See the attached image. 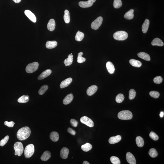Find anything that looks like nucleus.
Instances as JSON below:
<instances>
[{
	"label": "nucleus",
	"mask_w": 164,
	"mask_h": 164,
	"mask_svg": "<svg viewBox=\"0 0 164 164\" xmlns=\"http://www.w3.org/2000/svg\"><path fill=\"white\" fill-rule=\"evenodd\" d=\"M81 122L83 124L86 125L90 127H93L94 126V123L91 119L86 116L82 117L80 119Z\"/></svg>",
	"instance_id": "8"
},
{
	"label": "nucleus",
	"mask_w": 164,
	"mask_h": 164,
	"mask_svg": "<svg viewBox=\"0 0 164 164\" xmlns=\"http://www.w3.org/2000/svg\"><path fill=\"white\" fill-rule=\"evenodd\" d=\"M24 13L31 21L34 23L36 22L37 19L35 16L31 11L28 10H26L25 11Z\"/></svg>",
	"instance_id": "11"
},
{
	"label": "nucleus",
	"mask_w": 164,
	"mask_h": 164,
	"mask_svg": "<svg viewBox=\"0 0 164 164\" xmlns=\"http://www.w3.org/2000/svg\"><path fill=\"white\" fill-rule=\"evenodd\" d=\"M93 146L91 144L89 143H85V144L81 146V149L83 151L86 152L89 151L91 150Z\"/></svg>",
	"instance_id": "30"
},
{
	"label": "nucleus",
	"mask_w": 164,
	"mask_h": 164,
	"mask_svg": "<svg viewBox=\"0 0 164 164\" xmlns=\"http://www.w3.org/2000/svg\"><path fill=\"white\" fill-rule=\"evenodd\" d=\"M55 22L54 19H51L49 21L47 25V28L49 31H53L55 27Z\"/></svg>",
	"instance_id": "18"
},
{
	"label": "nucleus",
	"mask_w": 164,
	"mask_h": 164,
	"mask_svg": "<svg viewBox=\"0 0 164 164\" xmlns=\"http://www.w3.org/2000/svg\"><path fill=\"white\" fill-rule=\"evenodd\" d=\"M51 157V153L50 152L46 151L43 153L40 159L43 161H47Z\"/></svg>",
	"instance_id": "19"
},
{
	"label": "nucleus",
	"mask_w": 164,
	"mask_h": 164,
	"mask_svg": "<svg viewBox=\"0 0 164 164\" xmlns=\"http://www.w3.org/2000/svg\"><path fill=\"white\" fill-rule=\"evenodd\" d=\"M136 95V93L133 89H130L129 91V98L130 100L134 99Z\"/></svg>",
	"instance_id": "40"
},
{
	"label": "nucleus",
	"mask_w": 164,
	"mask_h": 164,
	"mask_svg": "<svg viewBox=\"0 0 164 164\" xmlns=\"http://www.w3.org/2000/svg\"><path fill=\"white\" fill-rule=\"evenodd\" d=\"M136 142L137 146L140 148H142L144 145V142L143 139L140 136L137 137L136 138Z\"/></svg>",
	"instance_id": "29"
},
{
	"label": "nucleus",
	"mask_w": 164,
	"mask_h": 164,
	"mask_svg": "<svg viewBox=\"0 0 164 164\" xmlns=\"http://www.w3.org/2000/svg\"><path fill=\"white\" fill-rule=\"evenodd\" d=\"M103 21V18L99 16L92 22L91 27L92 29L95 30L98 29L101 25Z\"/></svg>",
	"instance_id": "7"
},
{
	"label": "nucleus",
	"mask_w": 164,
	"mask_h": 164,
	"mask_svg": "<svg viewBox=\"0 0 164 164\" xmlns=\"http://www.w3.org/2000/svg\"><path fill=\"white\" fill-rule=\"evenodd\" d=\"M121 139V137L119 135L115 137H111L109 139V142L111 144H114L119 142L120 141Z\"/></svg>",
	"instance_id": "16"
},
{
	"label": "nucleus",
	"mask_w": 164,
	"mask_h": 164,
	"mask_svg": "<svg viewBox=\"0 0 164 164\" xmlns=\"http://www.w3.org/2000/svg\"><path fill=\"white\" fill-rule=\"evenodd\" d=\"M14 149L15 151V155L21 156L23 153L24 150L23 144L19 142H15L14 145Z\"/></svg>",
	"instance_id": "5"
},
{
	"label": "nucleus",
	"mask_w": 164,
	"mask_h": 164,
	"mask_svg": "<svg viewBox=\"0 0 164 164\" xmlns=\"http://www.w3.org/2000/svg\"><path fill=\"white\" fill-rule=\"evenodd\" d=\"M106 66L108 71L110 74H113L115 71L114 66L113 64L111 62H108L106 63Z\"/></svg>",
	"instance_id": "20"
},
{
	"label": "nucleus",
	"mask_w": 164,
	"mask_h": 164,
	"mask_svg": "<svg viewBox=\"0 0 164 164\" xmlns=\"http://www.w3.org/2000/svg\"><path fill=\"white\" fill-rule=\"evenodd\" d=\"M134 10L131 9L128 11L124 15V17L127 20H131L134 17Z\"/></svg>",
	"instance_id": "26"
},
{
	"label": "nucleus",
	"mask_w": 164,
	"mask_h": 164,
	"mask_svg": "<svg viewBox=\"0 0 164 164\" xmlns=\"http://www.w3.org/2000/svg\"><path fill=\"white\" fill-rule=\"evenodd\" d=\"M15 3H19L21 1V0H13Z\"/></svg>",
	"instance_id": "48"
},
{
	"label": "nucleus",
	"mask_w": 164,
	"mask_h": 164,
	"mask_svg": "<svg viewBox=\"0 0 164 164\" xmlns=\"http://www.w3.org/2000/svg\"><path fill=\"white\" fill-rule=\"evenodd\" d=\"M149 94L150 96L155 98H158L160 95L159 92L155 91H152L150 92Z\"/></svg>",
	"instance_id": "41"
},
{
	"label": "nucleus",
	"mask_w": 164,
	"mask_h": 164,
	"mask_svg": "<svg viewBox=\"0 0 164 164\" xmlns=\"http://www.w3.org/2000/svg\"><path fill=\"white\" fill-rule=\"evenodd\" d=\"M38 63L37 62H33L29 64L26 68V71L28 73L34 72L38 69Z\"/></svg>",
	"instance_id": "6"
},
{
	"label": "nucleus",
	"mask_w": 164,
	"mask_h": 164,
	"mask_svg": "<svg viewBox=\"0 0 164 164\" xmlns=\"http://www.w3.org/2000/svg\"><path fill=\"white\" fill-rule=\"evenodd\" d=\"M50 137L52 141L56 142L59 140V135L58 132L54 131L50 133Z\"/></svg>",
	"instance_id": "23"
},
{
	"label": "nucleus",
	"mask_w": 164,
	"mask_h": 164,
	"mask_svg": "<svg viewBox=\"0 0 164 164\" xmlns=\"http://www.w3.org/2000/svg\"><path fill=\"white\" fill-rule=\"evenodd\" d=\"M150 21L148 19H146L144 21L142 26V31L144 33H146L149 28Z\"/></svg>",
	"instance_id": "25"
},
{
	"label": "nucleus",
	"mask_w": 164,
	"mask_h": 164,
	"mask_svg": "<svg viewBox=\"0 0 164 164\" xmlns=\"http://www.w3.org/2000/svg\"><path fill=\"white\" fill-rule=\"evenodd\" d=\"M15 124V123L13 121L8 122V121H5V122H4L5 125L9 127H13Z\"/></svg>",
	"instance_id": "45"
},
{
	"label": "nucleus",
	"mask_w": 164,
	"mask_h": 164,
	"mask_svg": "<svg viewBox=\"0 0 164 164\" xmlns=\"http://www.w3.org/2000/svg\"><path fill=\"white\" fill-rule=\"evenodd\" d=\"M84 37V34L82 32L78 31L75 37V39L77 41H82Z\"/></svg>",
	"instance_id": "32"
},
{
	"label": "nucleus",
	"mask_w": 164,
	"mask_h": 164,
	"mask_svg": "<svg viewBox=\"0 0 164 164\" xmlns=\"http://www.w3.org/2000/svg\"><path fill=\"white\" fill-rule=\"evenodd\" d=\"M83 164H89V163L87 161H84L83 163Z\"/></svg>",
	"instance_id": "50"
},
{
	"label": "nucleus",
	"mask_w": 164,
	"mask_h": 164,
	"mask_svg": "<svg viewBox=\"0 0 164 164\" xmlns=\"http://www.w3.org/2000/svg\"><path fill=\"white\" fill-rule=\"evenodd\" d=\"M98 87L96 85H92L87 89V94L88 96H92L95 94L98 89Z\"/></svg>",
	"instance_id": "12"
},
{
	"label": "nucleus",
	"mask_w": 164,
	"mask_h": 164,
	"mask_svg": "<svg viewBox=\"0 0 164 164\" xmlns=\"http://www.w3.org/2000/svg\"><path fill=\"white\" fill-rule=\"evenodd\" d=\"M52 71L50 69H47L40 74L38 77V79L39 80H41L44 79L48 76H50L51 74Z\"/></svg>",
	"instance_id": "14"
},
{
	"label": "nucleus",
	"mask_w": 164,
	"mask_h": 164,
	"mask_svg": "<svg viewBox=\"0 0 164 164\" xmlns=\"http://www.w3.org/2000/svg\"><path fill=\"white\" fill-rule=\"evenodd\" d=\"M34 145L32 144L27 145L24 150L25 157L27 158H31L34 154Z\"/></svg>",
	"instance_id": "3"
},
{
	"label": "nucleus",
	"mask_w": 164,
	"mask_h": 164,
	"mask_svg": "<svg viewBox=\"0 0 164 164\" xmlns=\"http://www.w3.org/2000/svg\"><path fill=\"white\" fill-rule=\"evenodd\" d=\"M73 61V55L70 54L68 56V58L65 60L64 63L66 66H69L72 64Z\"/></svg>",
	"instance_id": "27"
},
{
	"label": "nucleus",
	"mask_w": 164,
	"mask_h": 164,
	"mask_svg": "<svg viewBox=\"0 0 164 164\" xmlns=\"http://www.w3.org/2000/svg\"><path fill=\"white\" fill-rule=\"evenodd\" d=\"M71 54H72V53H71Z\"/></svg>",
	"instance_id": "51"
},
{
	"label": "nucleus",
	"mask_w": 164,
	"mask_h": 164,
	"mask_svg": "<svg viewBox=\"0 0 164 164\" xmlns=\"http://www.w3.org/2000/svg\"><path fill=\"white\" fill-rule=\"evenodd\" d=\"M69 151L68 148H63L61 149L60 152V157L63 159H66L68 158Z\"/></svg>",
	"instance_id": "13"
},
{
	"label": "nucleus",
	"mask_w": 164,
	"mask_h": 164,
	"mask_svg": "<svg viewBox=\"0 0 164 164\" xmlns=\"http://www.w3.org/2000/svg\"><path fill=\"white\" fill-rule=\"evenodd\" d=\"M149 136L152 140L154 141H157L159 139V137L154 132H151L149 134Z\"/></svg>",
	"instance_id": "44"
},
{
	"label": "nucleus",
	"mask_w": 164,
	"mask_h": 164,
	"mask_svg": "<svg viewBox=\"0 0 164 164\" xmlns=\"http://www.w3.org/2000/svg\"><path fill=\"white\" fill-rule=\"evenodd\" d=\"M138 56L139 58L144 60L147 61H150V58L148 54L144 52H140L138 54Z\"/></svg>",
	"instance_id": "24"
},
{
	"label": "nucleus",
	"mask_w": 164,
	"mask_h": 164,
	"mask_svg": "<svg viewBox=\"0 0 164 164\" xmlns=\"http://www.w3.org/2000/svg\"><path fill=\"white\" fill-rule=\"evenodd\" d=\"M74 98L73 95L71 93L68 94L63 100V103L65 105H68L72 101Z\"/></svg>",
	"instance_id": "17"
},
{
	"label": "nucleus",
	"mask_w": 164,
	"mask_h": 164,
	"mask_svg": "<svg viewBox=\"0 0 164 164\" xmlns=\"http://www.w3.org/2000/svg\"><path fill=\"white\" fill-rule=\"evenodd\" d=\"M70 123L71 125L74 127H76L78 125V122L76 120L71 119V120Z\"/></svg>",
	"instance_id": "46"
},
{
	"label": "nucleus",
	"mask_w": 164,
	"mask_h": 164,
	"mask_svg": "<svg viewBox=\"0 0 164 164\" xmlns=\"http://www.w3.org/2000/svg\"><path fill=\"white\" fill-rule=\"evenodd\" d=\"M151 44L153 46H163L164 45V43L162 40L158 38L154 39L152 42Z\"/></svg>",
	"instance_id": "22"
},
{
	"label": "nucleus",
	"mask_w": 164,
	"mask_h": 164,
	"mask_svg": "<svg viewBox=\"0 0 164 164\" xmlns=\"http://www.w3.org/2000/svg\"><path fill=\"white\" fill-rule=\"evenodd\" d=\"M111 162L113 164H121L120 159L115 156H112L110 158Z\"/></svg>",
	"instance_id": "38"
},
{
	"label": "nucleus",
	"mask_w": 164,
	"mask_h": 164,
	"mask_svg": "<svg viewBox=\"0 0 164 164\" xmlns=\"http://www.w3.org/2000/svg\"><path fill=\"white\" fill-rule=\"evenodd\" d=\"M128 37L127 33L124 31H117L113 34V38L115 40H126Z\"/></svg>",
	"instance_id": "4"
},
{
	"label": "nucleus",
	"mask_w": 164,
	"mask_h": 164,
	"mask_svg": "<svg viewBox=\"0 0 164 164\" xmlns=\"http://www.w3.org/2000/svg\"><path fill=\"white\" fill-rule=\"evenodd\" d=\"M72 79L71 77H69V78L63 81L60 84V88H63L68 87L70 85L71 83L72 82Z\"/></svg>",
	"instance_id": "15"
},
{
	"label": "nucleus",
	"mask_w": 164,
	"mask_h": 164,
	"mask_svg": "<svg viewBox=\"0 0 164 164\" xmlns=\"http://www.w3.org/2000/svg\"><path fill=\"white\" fill-rule=\"evenodd\" d=\"M118 118L121 120H128L132 119L133 115L131 112L127 110L120 111L118 113Z\"/></svg>",
	"instance_id": "2"
},
{
	"label": "nucleus",
	"mask_w": 164,
	"mask_h": 164,
	"mask_svg": "<svg viewBox=\"0 0 164 164\" xmlns=\"http://www.w3.org/2000/svg\"><path fill=\"white\" fill-rule=\"evenodd\" d=\"M122 5V3L121 0H114L113 6L115 8H119Z\"/></svg>",
	"instance_id": "39"
},
{
	"label": "nucleus",
	"mask_w": 164,
	"mask_h": 164,
	"mask_svg": "<svg viewBox=\"0 0 164 164\" xmlns=\"http://www.w3.org/2000/svg\"><path fill=\"white\" fill-rule=\"evenodd\" d=\"M83 54V53L82 52H79L78 54V57H77V62L79 63H81L85 62L86 60V59L85 58L82 57Z\"/></svg>",
	"instance_id": "36"
},
{
	"label": "nucleus",
	"mask_w": 164,
	"mask_h": 164,
	"mask_svg": "<svg viewBox=\"0 0 164 164\" xmlns=\"http://www.w3.org/2000/svg\"><path fill=\"white\" fill-rule=\"evenodd\" d=\"M67 131L68 132H69V133L71 134L72 135H75L76 134V132L75 130H73V129L71 128H68L67 130Z\"/></svg>",
	"instance_id": "47"
},
{
	"label": "nucleus",
	"mask_w": 164,
	"mask_h": 164,
	"mask_svg": "<svg viewBox=\"0 0 164 164\" xmlns=\"http://www.w3.org/2000/svg\"><path fill=\"white\" fill-rule=\"evenodd\" d=\"M9 138L8 136H6L5 137L4 139H2L0 141V146L1 147H3L6 144Z\"/></svg>",
	"instance_id": "42"
},
{
	"label": "nucleus",
	"mask_w": 164,
	"mask_h": 164,
	"mask_svg": "<svg viewBox=\"0 0 164 164\" xmlns=\"http://www.w3.org/2000/svg\"><path fill=\"white\" fill-rule=\"evenodd\" d=\"M125 97L124 95L122 94H119L117 95L115 101L118 103H121L124 101Z\"/></svg>",
	"instance_id": "34"
},
{
	"label": "nucleus",
	"mask_w": 164,
	"mask_h": 164,
	"mask_svg": "<svg viewBox=\"0 0 164 164\" xmlns=\"http://www.w3.org/2000/svg\"><path fill=\"white\" fill-rule=\"evenodd\" d=\"M164 114V112H160V114H159V115H160V117L162 118L163 117Z\"/></svg>",
	"instance_id": "49"
},
{
	"label": "nucleus",
	"mask_w": 164,
	"mask_h": 164,
	"mask_svg": "<svg viewBox=\"0 0 164 164\" xmlns=\"http://www.w3.org/2000/svg\"><path fill=\"white\" fill-rule=\"evenodd\" d=\"M126 159L127 162L130 164H136V161L133 155L131 153L128 152L127 153L126 156Z\"/></svg>",
	"instance_id": "10"
},
{
	"label": "nucleus",
	"mask_w": 164,
	"mask_h": 164,
	"mask_svg": "<svg viewBox=\"0 0 164 164\" xmlns=\"http://www.w3.org/2000/svg\"><path fill=\"white\" fill-rule=\"evenodd\" d=\"M31 130L30 128L25 126L21 128L17 133V137L20 140H24L28 138L31 135Z\"/></svg>",
	"instance_id": "1"
},
{
	"label": "nucleus",
	"mask_w": 164,
	"mask_h": 164,
	"mask_svg": "<svg viewBox=\"0 0 164 164\" xmlns=\"http://www.w3.org/2000/svg\"><path fill=\"white\" fill-rule=\"evenodd\" d=\"M29 97L28 95H23L20 97L18 99V102L20 103H26L28 101Z\"/></svg>",
	"instance_id": "31"
},
{
	"label": "nucleus",
	"mask_w": 164,
	"mask_h": 164,
	"mask_svg": "<svg viewBox=\"0 0 164 164\" xmlns=\"http://www.w3.org/2000/svg\"><path fill=\"white\" fill-rule=\"evenodd\" d=\"M48 86L47 85H44L42 86L39 91L38 93L39 95H43L48 90Z\"/></svg>",
	"instance_id": "37"
},
{
	"label": "nucleus",
	"mask_w": 164,
	"mask_h": 164,
	"mask_svg": "<svg viewBox=\"0 0 164 164\" xmlns=\"http://www.w3.org/2000/svg\"><path fill=\"white\" fill-rule=\"evenodd\" d=\"M58 43L56 41H48L46 43V47L48 49H51L57 46Z\"/></svg>",
	"instance_id": "21"
},
{
	"label": "nucleus",
	"mask_w": 164,
	"mask_h": 164,
	"mask_svg": "<svg viewBox=\"0 0 164 164\" xmlns=\"http://www.w3.org/2000/svg\"><path fill=\"white\" fill-rule=\"evenodd\" d=\"M64 19L65 23H68L70 22V13L68 10H66L65 11V14L64 16Z\"/></svg>",
	"instance_id": "33"
},
{
	"label": "nucleus",
	"mask_w": 164,
	"mask_h": 164,
	"mask_svg": "<svg viewBox=\"0 0 164 164\" xmlns=\"http://www.w3.org/2000/svg\"><path fill=\"white\" fill-rule=\"evenodd\" d=\"M149 154L151 158H155L158 156V154L156 149L152 148L149 150Z\"/></svg>",
	"instance_id": "35"
},
{
	"label": "nucleus",
	"mask_w": 164,
	"mask_h": 164,
	"mask_svg": "<svg viewBox=\"0 0 164 164\" xmlns=\"http://www.w3.org/2000/svg\"><path fill=\"white\" fill-rule=\"evenodd\" d=\"M163 78L160 76H158L155 77L153 79V82L155 83L160 84L163 81Z\"/></svg>",
	"instance_id": "43"
},
{
	"label": "nucleus",
	"mask_w": 164,
	"mask_h": 164,
	"mask_svg": "<svg viewBox=\"0 0 164 164\" xmlns=\"http://www.w3.org/2000/svg\"><path fill=\"white\" fill-rule=\"evenodd\" d=\"M96 0H88L86 2L80 1L79 3L80 6L83 8L90 7L93 5Z\"/></svg>",
	"instance_id": "9"
},
{
	"label": "nucleus",
	"mask_w": 164,
	"mask_h": 164,
	"mask_svg": "<svg viewBox=\"0 0 164 164\" xmlns=\"http://www.w3.org/2000/svg\"><path fill=\"white\" fill-rule=\"evenodd\" d=\"M130 65L133 67L139 68L142 66V63L139 60L135 59H131L130 60Z\"/></svg>",
	"instance_id": "28"
}]
</instances>
